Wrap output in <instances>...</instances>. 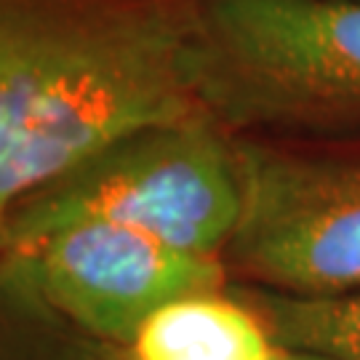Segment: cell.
<instances>
[{
    "instance_id": "cell-4",
    "label": "cell",
    "mask_w": 360,
    "mask_h": 360,
    "mask_svg": "<svg viewBox=\"0 0 360 360\" xmlns=\"http://www.w3.org/2000/svg\"><path fill=\"white\" fill-rule=\"evenodd\" d=\"M240 224L224 267L304 296L360 291V158L302 155L235 139Z\"/></svg>"
},
{
    "instance_id": "cell-7",
    "label": "cell",
    "mask_w": 360,
    "mask_h": 360,
    "mask_svg": "<svg viewBox=\"0 0 360 360\" xmlns=\"http://www.w3.org/2000/svg\"><path fill=\"white\" fill-rule=\"evenodd\" d=\"M232 291L264 321L278 347L360 360V291L304 296L262 285H232Z\"/></svg>"
},
{
    "instance_id": "cell-3",
    "label": "cell",
    "mask_w": 360,
    "mask_h": 360,
    "mask_svg": "<svg viewBox=\"0 0 360 360\" xmlns=\"http://www.w3.org/2000/svg\"><path fill=\"white\" fill-rule=\"evenodd\" d=\"M240 214L235 136L195 115L126 134L32 190L6 219L0 254L75 221H110L184 254L221 259Z\"/></svg>"
},
{
    "instance_id": "cell-6",
    "label": "cell",
    "mask_w": 360,
    "mask_h": 360,
    "mask_svg": "<svg viewBox=\"0 0 360 360\" xmlns=\"http://www.w3.org/2000/svg\"><path fill=\"white\" fill-rule=\"evenodd\" d=\"M275 349L264 321L227 285L158 309L120 360H272Z\"/></svg>"
},
{
    "instance_id": "cell-2",
    "label": "cell",
    "mask_w": 360,
    "mask_h": 360,
    "mask_svg": "<svg viewBox=\"0 0 360 360\" xmlns=\"http://www.w3.org/2000/svg\"><path fill=\"white\" fill-rule=\"evenodd\" d=\"M195 72L224 131H360V0H195Z\"/></svg>"
},
{
    "instance_id": "cell-8",
    "label": "cell",
    "mask_w": 360,
    "mask_h": 360,
    "mask_svg": "<svg viewBox=\"0 0 360 360\" xmlns=\"http://www.w3.org/2000/svg\"><path fill=\"white\" fill-rule=\"evenodd\" d=\"M62 321L11 262L0 259V360H120Z\"/></svg>"
},
{
    "instance_id": "cell-1",
    "label": "cell",
    "mask_w": 360,
    "mask_h": 360,
    "mask_svg": "<svg viewBox=\"0 0 360 360\" xmlns=\"http://www.w3.org/2000/svg\"><path fill=\"white\" fill-rule=\"evenodd\" d=\"M195 115V0H0V248L32 190Z\"/></svg>"
},
{
    "instance_id": "cell-5",
    "label": "cell",
    "mask_w": 360,
    "mask_h": 360,
    "mask_svg": "<svg viewBox=\"0 0 360 360\" xmlns=\"http://www.w3.org/2000/svg\"><path fill=\"white\" fill-rule=\"evenodd\" d=\"M49 307L83 336L129 347L158 309L227 288L221 259L184 254L110 221H75L3 251Z\"/></svg>"
},
{
    "instance_id": "cell-9",
    "label": "cell",
    "mask_w": 360,
    "mask_h": 360,
    "mask_svg": "<svg viewBox=\"0 0 360 360\" xmlns=\"http://www.w3.org/2000/svg\"><path fill=\"white\" fill-rule=\"evenodd\" d=\"M272 360H334L326 358V355H318V352H307V349H288V347H278Z\"/></svg>"
}]
</instances>
